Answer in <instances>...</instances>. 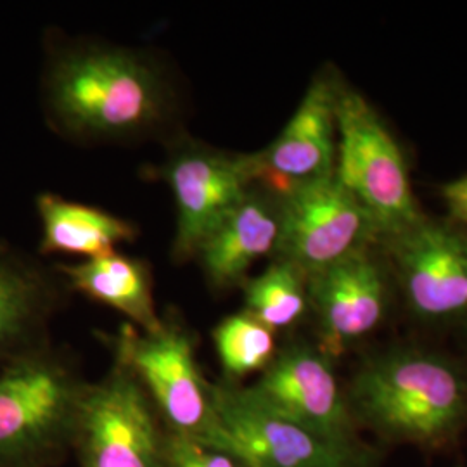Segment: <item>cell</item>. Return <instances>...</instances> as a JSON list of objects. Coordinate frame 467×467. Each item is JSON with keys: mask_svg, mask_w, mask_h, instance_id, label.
Returning <instances> with one entry per match:
<instances>
[{"mask_svg": "<svg viewBox=\"0 0 467 467\" xmlns=\"http://www.w3.org/2000/svg\"><path fill=\"white\" fill-rule=\"evenodd\" d=\"M44 100L63 134L99 142L161 132L175 108L170 77L146 52L90 42L50 56Z\"/></svg>", "mask_w": 467, "mask_h": 467, "instance_id": "obj_1", "label": "cell"}, {"mask_svg": "<svg viewBox=\"0 0 467 467\" xmlns=\"http://www.w3.org/2000/svg\"><path fill=\"white\" fill-rule=\"evenodd\" d=\"M345 393L357 426L388 441L441 449L467 424L466 374L433 351H381L358 368Z\"/></svg>", "mask_w": 467, "mask_h": 467, "instance_id": "obj_2", "label": "cell"}, {"mask_svg": "<svg viewBox=\"0 0 467 467\" xmlns=\"http://www.w3.org/2000/svg\"><path fill=\"white\" fill-rule=\"evenodd\" d=\"M85 386L67 362L36 348L0 370V467H50L73 451Z\"/></svg>", "mask_w": 467, "mask_h": 467, "instance_id": "obj_3", "label": "cell"}, {"mask_svg": "<svg viewBox=\"0 0 467 467\" xmlns=\"http://www.w3.org/2000/svg\"><path fill=\"white\" fill-rule=\"evenodd\" d=\"M336 129L334 177L368 212L381 243L422 220L395 137L360 92L341 84Z\"/></svg>", "mask_w": 467, "mask_h": 467, "instance_id": "obj_4", "label": "cell"}, {"mask_svg": "<svg viewBox=\"0 0 467 467\" xmlns=\"http://www.w3.org/2000/svg\"><path fill=\"white\" fill-rule=\"evenodd\" d=\"M213 424L204 445L231 455L241 467H372L358 441H336L258 407L241 384L212 386Z\"/></svg>", "mask_w": 467, "mask_h": 467, "instance_id": "obj_5", "label": "cell"}, {"mask_svg": "<svg viewBox=\"0 0 467 467\" xmlns=\"http://www.w3.org/2000/svg\"><path fill=\"white\" fill-rule=\"evenodd\" d=\"M80 467H168L167 428L119 360L85 386L73 440Z\"/></svg>", "mask_w": 467, "mask_h": 467, "instance_id": "obj_6", "label": "cell"}, {"mask_svg": "<svg viewBox=\"0 0 467 467\" xmlns=\"http://www.w3.org/2000/svg\"><path fill=\"white\" fill-rule=\"evenodd\" d=\"M113 345L117 360L134 372L167 431L202 443L213 424V384L201 374L187 327L171 317L152 333L125 326Z\"/></svg>", "mask_w": 467, "mask_h": 467, "instance_id": "obj_7", "label": "cell"}, {"mask_svg": "<svg viewBox=\"0 0 467 467\" xmlns=\"http://www.w3.org/2000/svg\"><path fill=\"white\" fill-rule=\"evenodd\" d=\"M279 198L281 233L274 258L306 275L381 243L368 212L334 175L293 185Z\"/></svg>", "mask_w": 467, "mask_h": 467, "instance_id": "obj_8", "label": "cell"}, {"mask_svg": "<svg viewBox=\"0 0 467 467\" xmlns=\"http://www.w3.org/2000/svg\"><path fill=\"white\" fill-rule=\"evenodd\" d=\"M409 312L426 324L467 322V234L428 218L383 241Z\"/></svg>", "mask_w": 467, "mask_h": 467, "instance_id": "obj_9", "label": "cell"}, {"mask_svg": "<svg viewBox=\"0 0 467 467\" xmlns=\"http://www.w3.org/2000/svg\"><path fill=\"white\" fill-rule=\"evenodd\" d=\"M243 388L258 407L310 433L357 441V422L336 378L333 358L317 343L289 341L277 350L258 381Z\"/></svg>", "mask_w": 467, "mask_h": 467, "instance_id": "obj_10", "label": "cell"}, {"mask_svg": "<svg viewBox=\"0 0 467 467\" xmlns=\"http://www.w3.org/2000/svg\"><path fill=\"white\" fill-rule=\"evenodd\" d=\"M158 177L167 182L175 200L177 262L194 258L202 241L254 184L251 154H231L194 140L177 144Z\"/></svg>", "mask_w": 467, "mask_h": 467, "instance_id": "obj_11", "label": "cell"}, {"mask_svg": "<svg viewBox=\"0 0 467 467\" xmlns=\"http://www.w3.org/2000/svg\"><path fill=\"white\" fill-rule=\"evenodd\" d=\"M391 272L368 246L306 275L308 310L317 320V347L336 358L374 333L388 316Z\"/></svg>", "mask_w": 467, "mask_h": 467, "instance_id": "obj_12", "label": "cell"}, {"mask_svg": "<svg viewBox=\"0 0 467 467\" xmlns=\"http://www.w3.org/2000/svg\"><path fill=\"white\" fill-rule=\"evenodd\" d=\"M337 90L339 82L331 75L314 78L283 132L267 150L251 154L254 184L284 194L293 185L333 177Z\"/></svg>", "mask_w": 467, "mask_h": 467, "instance_id": "obj_13", "label": "cell"}, {"mask_svg": "<svg viewBox=\"0 0 467 467\" xmlns=\"http://www.w3.org/2000/svg\"><path fill=\"white\" fill-rule=\"evenodd\" d=\"M281 233V198L267 187L253 184L233 212L210 234L194 258L215 291L246 283L260 258L277 250Z\"/></svg>", "mask_w": 467, "mask_h": 467, "instance_id": "obj_14", "label": "cell"}, {"mask_svg": "<svg viewBox=\"0 0 467 467\" xmlns=\"http://www.w3.org/2000/svg\"><path fill=\"white\" fill-rule=\"evenodd\" d=\"M69 285L88 300L102 303L129 318L142 333L161 327L152 298V279L146 262L111 253L77 265H59Z\"/></svg>", "mask_w": 467, "mask_h": 467, "instance_id": "obj_15", "label": "cell"}, {"mask_svg": "<svg viewBox=\"0 0 467 467\" xmlns=\"http://www.w3.org/2000/svg\"><path fill=\"white\" fill-rule=\"evenodd\" d=\"M36 210L42 220L44 254L65 253L92 260L115 253L137 235V227L125 218L50 192L36 198Z\"/></svg>", "mask_w": 467, "mask_h": 467, "instance_id": "obj_16", "label": "cell"}, {"mask_svg": "<svg viewBox=\"0 0 467 467\" xmlns=\"http://www.w3.org/2000/svg\"><path fill=\"white\" fill-rule=\"evenodd\" d=\"M54 300V287L44 272L0 254V364L42 348L36 339Z\"/></svg>", "mask_w": 467, "mask_h": 467, "instance_id": "obj_17", "label": "cell"}, {"mask_svg": "<svg viewBox=\"0 0 467 467\" xmlns=\"http://www.w3.org/2000/svg\"><path fill=\"white\" fill-rule=\"evenodd\" d=\"M244 312L277 333L298 324L308 312L306 274L284 260H272L260 275L246 279Z\"/></svg>", "mask_w": 467, "mask_h": 467, "instance_id": "obj_18", "label": "cell"}, {"mask_svg": "<svg viewBox=\"0 0 467 467\" xmlns=\"http://www.w3.org/2000/svg\"><path fill=\"white\" fill-rule=\"evenodd\" d=\"M213 345L225 374L223 381L239 384L251 374H262L279 350L275 333L241 310L213 329Z\"/></svg>", "mask_w": 467, "mask_h": 467, "instance_id": "obj_19", "label": "cell"}, {"mask_svg": "<svg viewBox=\"0 0 467 467\" xmlns=\"http://www.w3.org/2000/svg\"><path fill=\"white\" fill-rule=\"evenodd\" d=\"M168 467H241L231 455L194 438L167 431Z\"/></svg>", "mask_w": 467, "mask_h": 467, "instance_id": "obj_20", "label": "cell"}, {"mask_svg": "<svg viewBox=\"0 0 467 467\" xmlns=\"http://www.w3.org/2000/svg\"><path fill=\"white\" fill-rule=\"evenodd\" d=\"M441 198L445 201L451 220L467 229V175L443 185Z\"/></svg>", "mask_w": 467, "mask_h": 467, "instance_id": "obj_21", "label": "cell"}, {"mask_svg": "<svg viewBox=\"0 0 467 467\" xmlns=\"http://www.w3.org/2000/svg\"><path fill=\"white\" fill-rule=\"evenodd\" d=\"M461 229H462V227H461ZM462 231L467 234V229H462Z\"/></svg>", "mask_w": 467, "mask_h": 467, "instance_id": "obj_22", "label": "cell"}]
</instances>
